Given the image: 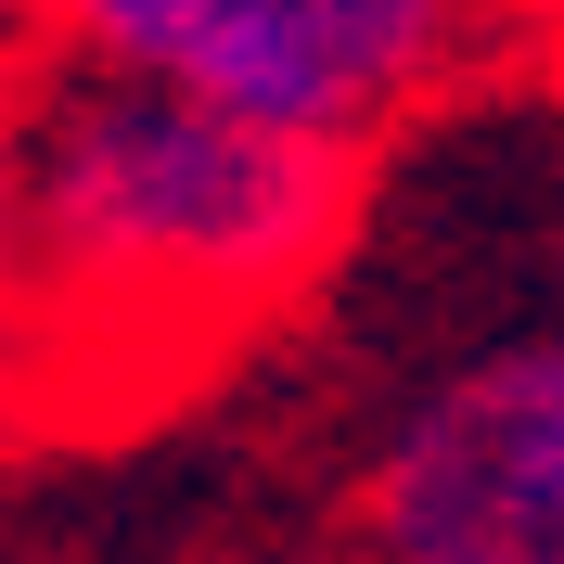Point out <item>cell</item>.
<instances>
[{
  "label": "cell",
  "instance_id": "cell-1",
  "mask_svg": "<svg viewBox=\"0 0 564 564\" xmlns=\"http://www.w3.org/2000/svg\"><path fill=\"white\" fill-rule=\"evenodd\" d=\"M372 154L257 129V116L52 65L13 90V206H26V398L129 411L270 334L347 257Z\"/></svg>",
  "mask_w": 564,
  "mask_h": 564
},
{
  "label": "cell",
  "instance_id": "cell-2",
  "mask_svg": "<svg viewBox=\"0 0 564 564\" xmlns=\"http://www.w3.org/2000/svg\"><path fill=\"white\" fill-rule=\"evenodd\" d=\"M26 26L77 77L180 90V104L372 154L500 39V13L475 0H26Z\"/></svg>",
  "mask_w": 564,
  "mask_h": 564
},
{
  "label": "cell",
  "instance_id": "cell-3",
  "mask_svg": "<svg viewBox=\"0 0 564 564\" xmlns=\"http://www.w3.org/2000/svg\"><path fill=\"white\" fill-rule=\"evenodd\" d=\"M372 564H564V321L411 372L359 449Z\"/></svg>",
  "mask_w": 564,
  "mask_h": 564
},
{
  "label": "cell",
  "instance_id": "cell-4",
  "mask_svg": "<svg viewBox=\"0 0 564 564\" xmlns=\"http://www.w3.org/2000/svg\"><path fill=\"white\" fill-rule=\"evenodd\" d=\"M0 411H26V206H13V90H0Z\"/></svg>",
  "mask_w": 564,
  "mask_h": 564
},
{
  "label": "cell",
  "instance_id": "cell-5",
  "mask_svg": "<svg viewBox=\"0 0 564 564\" xmlns=\"http://www.w3.org/2000/svg\"><path fill=\"white\" fill-rule=\"evenodd\" d=\"M475 13H500V26H513V0H475Z\"/></svg>",
  "mask_w": 564,
  "mask_h": 564
},
{
  "label": "cell",
  "instance_id": "cell-6",
  "mask_svg": "<svg viewBox=\"0 0 564 564\" xmlns=\"http://www.w3.org/2000/svg\"><path fill=\"white\" fill-rule=\"evenodd\" d=\"M0 564H39V552H0Z\"/></svg>",
  "mask_w": 564,
  "mask_h": 564
},
{
  "label": "cell",
  "instance_id": "cell-7",
  "mask_svg": "<svg viewBox=\"0 0 564 564\" xmlns=\"http://www.w3.org/2000/svg\"><path fill=\"white\" fill-rule=\"evenodd\" d=\"M539 13H564V0H539Z\"/></svg>",
  "mask_w": 564,
  "mask_h": 564
}]
</instances>
